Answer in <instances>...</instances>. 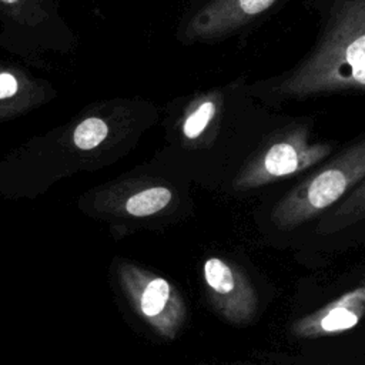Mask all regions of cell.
Here are the masks:
<instances>
[{"label":"cell","mask_w":365,"mask_h":365,"mask_svg":"<svg viewBox=\"0 0 365 365\" xmlns=\"http://www.w3.org/2000/svg\"><path fill=\"white\" fill-rule=\"evenodd\" d=\"M151 120V108L138 100L93 101L0 160V195L36 198L77 173L110 167L134 147Z\"/></svg>","instance_id":"cell-1"},{"label":"cell","mask_w":365,"mask_h":365,"mask_svg":"<svg viewBox=\"0 0 365 365\" xmlns=\"http://www.w3.org/2000/svg\"><path fill=\"white\" fill-rule=\"evenodd\" d=\"M365 91V0H339L314 51L275 91L281 98Z\"/></svg>","instance_id":"cell-2"},{"label":"cell","mask_w":365,"mask_h":365,"mask_svg":"<svg viewBox=\"0 0 365 365\" xmlns=\"http://www.w3.org/2000/svg\"><path fill=\"white\" fill-rule=\"evenodd\" d=\"M78 37L57 0H0V48L36 67L51 54H70Z\"/></svg>","instance_id":"cell-3"},{"label":"cell","mask_w":365,"mask_h":365,"mask_svg":"<svg viewBox=\"0 0 365 365\" xmlns=\"http://www.w3.org/2000/svg\"><path fill=\"white\" fill-rule=\"evenodd\" d=\"M365 180V138L314 171L272 208L277 228L289 230L314 218Z\"/></svg>","instance_id":"cell-4"},{"label":"cell","mask_w":365,"mask_h":365,"mask_svg":"<svg viewBox=\"0 0 365 365\" xmlns=\"http://www.w3.org/2000/svg\"><path fill=\"white\" fill-rule=\"evenodd\" d=\"M174 200L175 192L164 178L147 171H130L86 191L80 205L101 215L143 220L161 214Z\"/></svg>","instance_id":"cell-5"},{"label":"cell","mask_w":365,"mask_h":365,"mask_svg":"<svg viewBox=\"0 0 365 365\" xmlns=\"http://www.w3.org/2000/svg\"><path fill=\"white\" fill-rule=\"evenodd\" d=\"M332 151L328 143L311 141L302 127L292 128L254 154L237 174V190L258 188L308 170Z\"/></svg>","instance_id":"cell-6"},{"label":"cell","mask_w":365,"mask_h":365,"mask_svg":"<svg viewBox=\"0 0 365 365\" xmlns=\"http://www.w3.org/2000/svg\"><path fill=\"white\" fill-rule=\"evenodd\" d=\"M208 299L214 309L231 324L250 322L258 308L257 292L247 274L225 261L210 257L202 267Z\"/></svg>","instance_id":"cell-7"},{"label":"cell","mask_w":365,"mask_h":365,"mask_svg":"<svg viewBox=\"0 0 365 365\" xmlns=\"http://www.w3.org/2000/svg\"><path fill=\"white\" fill-rule=\"evenodd\" d=\"M57 97L54 84L26 67L0 60V123L23 117Z\"/></svg>","instance_id":"cell-8"},{"label":"cell","mask_w":365,"mask_h":365,"mask_svg":"<svg viewBox=\"0 0 365 365\" xmlns=\"http://www.w3.org/2000/svg\"><path fill=\"white\" fill-rule=\"evenodd\" d=\"M277 0H210L198 10L187 27L191 40H214L267 11Z\"/></svg>","instance_id":"cell-9"},{"label":"cell","mask_w":365,"mask_h":365,"mask_svg":"<svg viewBox=\"0 0 365 365\" xmlns=\"http://www.w3.org/2000/svg\"><path fill=\"white\" fill-rule=\"evenodd\" d=\"M365 315V284L342 294L318 311L295 321L291 332L299 338H321L358 325Z\"/></svg>","instance_id":"cell-10"},{"label":"cell","mask_w":365,"mask_h":365,"mask_svg":"<svg viewBox=\"0 0 365 365\" xmlns=\"http://www.w3.org/2000/svg\"><path fill=\"white\" fill-rule=\"evenodd\" d=\"M137 284V282H135ZM135 291L141 314L168 338H175L187 319V305L180 292L164 278L150 275Z\"/></svg>","instance_id":"cell-11"},{"label":"cell","mask_w":365,"mask_h":365,"mask_svg":"<svg viewBox=\"0 0 365 365\" xmlns=\"http://www.w3.org/2000/svg\"><path fill=\"white\" fill-rule=\"evenodd\" d=\"M220 107L221 97L217 93H207L194 98L181 117V135L187 141L200 140L210 131L211 125L218 118Z\"/></svg>","instance_id":"cell-12"},{"label":"cell","mask_w":365,"mask_h":365,"mask_svg":"<svg viewBox=\"0 0 365 365\" xmlns=\"http://www.w3.org/2000/svg\"><path fill=\"white\" fill-rule=\"evenodd\" d=\"M365 217V180H362L345 200L329 214L328 220L319 225L321 232L341 230Z\"/></svg>","instance_id":"cell-13"}]
</instances>
